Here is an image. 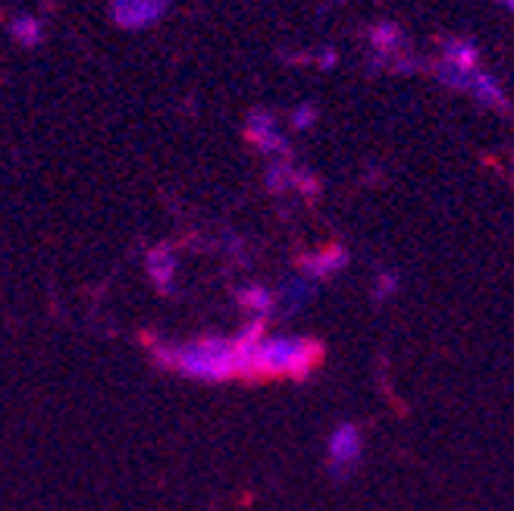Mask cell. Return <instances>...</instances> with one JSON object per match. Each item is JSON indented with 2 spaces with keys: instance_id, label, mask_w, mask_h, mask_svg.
Listing matches in <instances>:
<instances>
[{
  "instance_id": "obj_1",
  "label": "cell",
  "mask_w": 514,
  "mask_h": 511,
  "mask_svg": "<svg viewBox=\"0 0 514 511\" xmlns=\"http://www.w3.org/2000/svg\"><path fill=\"white\" fill-rule=\"evenodd\" d=\"M164 13V0H113V20L119 26L141 28Z\"/></svg>"
},
{
  "instance_id": "obj_2",
  "label": "cell",
  "mask_w": 514,
  "mask_h": 511,
  "mask_svg": "<svg viewBox=\"0 0 514 511\" xmlns=\"http://www.w3.org/2000/svg\"><path fill=\"white\" fill-rule=\"evenodd\" d=\"M505 4H508V7H511V10H514V0H505Z\"/></svg>"
}]
</instances>
